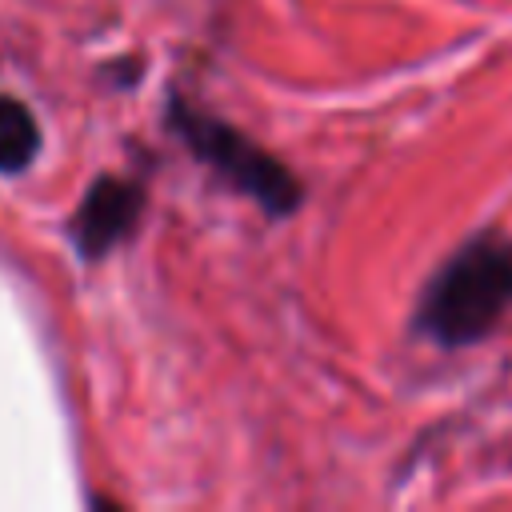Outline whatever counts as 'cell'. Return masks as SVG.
Returning a JSON list of instances; mask_svg holds the SVG:
<instances>
[{
  "mask_svg": "<svg viewBox=\"0 0 512 512\" xmlns=\"http://www.w3.org/2000/svg\"><path fill=\"white\" fill-rule=\"evenodd\" d=\"M512 312V236L484 228L456 244L424 280L412 332L444 352L488 340Z\"/></svg>",
  "mask_w": 512,
  "mask_h": 512,
  "instance_id": "6da1fadb",
  "label": "cell"
},
{
  "mask_svg": "<svg viewBox=\"0 0 512 512\" xmlns=\"http://www.w3.org/2000/svg\"><path fill=\"white\" fill-rule=\"evenodd\" d=\"M168 132L204 164L212 168L232 192L248 196L252 204L264 208V216L284 220L304 204V184L300 176L280 164L268 148H260L252 136H244L236 124L188 104L184 96H172L164 108Z\"/></svg>",
  "mask_w": 512,
  "mask_h": 512,
  "instance_id": "7a4b0ae2",
  "label": "cell"
},
{
  "mask_svg": "<svg viewBox=\"0 0 512 512\" xmlns=\"http://www.w3.org/2000/svg\"><path fill=\"white\" fill-rule=\"evenodd\" d=\"M140 212H144V188L136 180L100 176L84 192V200H80V208L72 216V240H76L80 256L84 260L108 256L120 240L132 236Z\"/></svg>",
  "mask_w": 512,
  "mask_h": 512,
  "instance_id": "3957f363",
  "label": "cell"
},
{
  "mask_svg": "<svg viewBox=\"0 0 512 512\" xmlns=\"http://www.w3.org/2000/svg\"><path fill=\"white\" fill-rule=\"evenodd\" d=\"M40 152V128H36V116L12 100V96H0V172H20L36 160Z\"/></svg>",
  "mask_w": 512,
  "mask_h": 512,
  "instance_id": "277c9868",
  "label": "cell"
}]
</instances>
